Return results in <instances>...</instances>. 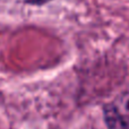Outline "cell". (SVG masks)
<instances>
[{"mask_svg": "<svg viewBox=\"0 0 129 129\" xmlns=\"http://www.w3.org/2000/svg\"><path fill=\"white\" fill-rule=\"evenodd\" d=\"M29 4H33V5H43V4H47L49 2L50 0H27Z\"/></svg>", "mask_w": 129, "mask_h": 129, "instance_id": "7a4b0ae2", "label": "cell"}, {"mask_svg": "<svg viewBox=\"0 0 129 129\" xmlns=\"http://www.w3.org/2000/svg\"><path fill=\"white\" fill-rule=\"evenodd\" d=\"M103 118L108 129H129V91L104 104Z\"/></svg>", "mask_w": 129, "mask_h": 129, "instance_id": "6da1fadb", "label": "cell"}]
</instances>
